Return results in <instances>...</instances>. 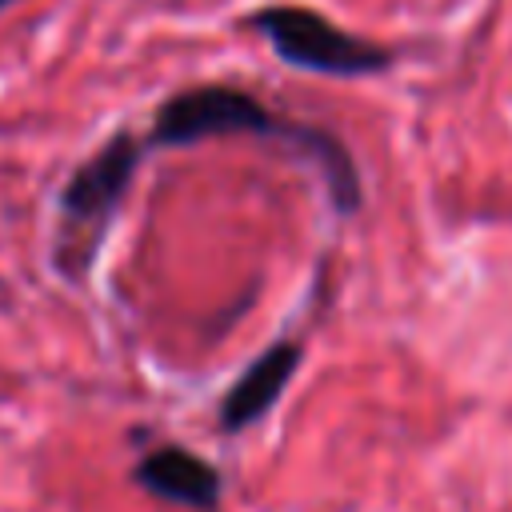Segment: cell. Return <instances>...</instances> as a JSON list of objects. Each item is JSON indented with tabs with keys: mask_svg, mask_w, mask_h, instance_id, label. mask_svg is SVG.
<instances>
[{
	"mask_svg": "<svg viewBox=\"0 0 512 512\" xmlns=\"http://www.w3.org/2000/svg\"><path fill=\"white\" fill-rule=\"evenodd\" d=\"M140 164V140L116 132L104 140L64 184L60 192V228H56V264L68 276H84L132 176Z\"/></svg>",
	"mask_w": 512,
	"mask_h": 512,
	"instance_id": "cell-1",
	"label": "cell"
},
{
	"mask_svg": "<svg viewBox=\"0 0 512 512\" xmlns=\"http://www.w3.org/2000/svg\"><path fill=\"white\" fill-rule=\"evenodd\" d=\"M248 28H256L284 64L320 72V76H376L392 60L388 48L352 36V32L336 28L328 16L300 8V4L256 8L248 16Z\"/></svg>",
	"mask_w": 512,
	"mask_h": 512,
	"instance_id": "cell-2",
	"label": "cell"
},
{
	"mask_svg": "<svg viewBox=\"0 0 512 512\" xmlns=\"http://www.w3.org/2000/svg\"><path fill=\"white\" fill-rule=\"evenodd\" d=\"M284 120H276L252 92L232 88V84H200L168 96L156 108L152 120V144L160 148H184L200 144L208 136H236V132H256V136H280Z\"/></svg>",
	"mask_w": 512,
	"mask_h": 512,
	"instance_id": "cell-3",
	"label": "cell"
},
{
	"mask_svg": "<svg viewBox=\"0 0 512 512\" xmlns=\"http://www.w3.org/2000/svg\"><path fill=\"white\" fill-rule=\"evenodd\" d=\"M296 368H300V344L296 340H280V344H272L264 356H256L248 368H244V376L228 388V396H224V404H220V424L228 428V432H240V428H248L252 420H260L276 400H280V392L288 388V380L296 376Z\"/></svg>",
	"mask_w": 512,
	"mask_h": 512,
	"instance_id": "cell-4",
	"label": "cell"
},
{
	"mask_svg": "<svg viewBox=\"0 0 512 512\" xmlns=\"http://www.w3.org/2000/svg\"><path fill=\"white\" fill-rule=\"evenodd\" d=\"M136 480L172 504L188 508H216L220 500V476L208 460L192 456L188 448H156L136 464Z\"/></svg>",
	"mask_w": 512,
	"mask_h": 512,
	"instance_id": "cell-5",
	"label": "cell"
},
{
	"mask_svg": "<svg viewBox=\"0 0 512 512\" xmlns=\"http://www.w3.org/2000/svg\"><path fill=\"white\" fill-rule=\"evenodd\" d=\"M280 140H288L292 148H300L324 176V188H328V200L340 216H352L360 208V172H356V160L348 156V148L328 132V128H316V124H284L280 128Z\"/></svg>",
	"mask_w": 512,
	"mask_h": 512,
	"instance_id": "cell-6",
	"label": "cell"
},
{
	"mask_svg": "<svg viewBox=\"0 0 512 512\" xmlns=\"http://www.w3.org/2000/svg\"><path fill=\"white\" fill-rule=\"evenodd\" d=\"M4 4H12V0H0V8H4Z\"/></svg>",
	"mask_w": 512,
	"mask_h": 512,
	"instance_id": "cell-7",
	"label": "cell"
}]
</instances>
